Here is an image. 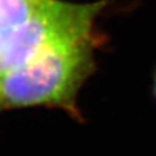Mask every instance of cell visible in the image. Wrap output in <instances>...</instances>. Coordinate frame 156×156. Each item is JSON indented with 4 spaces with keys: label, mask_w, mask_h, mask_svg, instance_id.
Returning <instances> with one entry per match:
<instances>
[{
    "label": "cell",
    "mask_w": 156,
    "mask_h": 156,
    "mask_svg": "<svg viewBox=\"0 0 156 156\" xmlns=\"http://www.w3.org/2000/svg\"><path fill=\"white\" fill-rule=\"evenodd\" d=\"M154 95H155V97H156V69H155V72H154Z\"/></svg>",
    "instance_id": "cell-2"
},
{
    "label": "cell",
    "mask_w": 156,
    "mask_h": 156,
    "mask_svg": "<svg viewBox=\"0 0 156 156\" xmlns=\"http://www.w3.org/2000/svg\"><path fill=\"white\" fill-rule=\"evenodd\" d=\"M106 37L97 29L60 39L31 62L0 78L2 110L34 106L62 109L81 119L78 96L96 71L95 52Z\"/></svg>",
    "instance_id": "cell-1"
},
{
    "label": "cell",
    "mask_w": 156,
    "mask_h": 156,
    "mask_svg": "<svg viewBox=\"0 0 156 156\" xmlns=\"http://www.w3.org/2000/svg\"><path fill=\"white\" fill-rule=\"evenodd\" d=\"M0 111H2V105H1V98H0Z\"/></svg>",
    "instance_id": "cell-3"
}]
</instances>
